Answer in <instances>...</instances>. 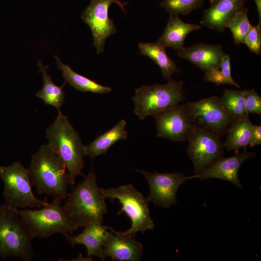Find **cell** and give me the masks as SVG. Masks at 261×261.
Returning <instances> with one entry per match:
<instances>
[{
	"instance_id": "obj_1",
	"label": "cell",
	"mask_w": 261,
	"mask_h": 261,
	"mask_svg": "<svg viewBox=\"0 0 261 261\" xmlns=\"http://www.w3.org/2000/svg\"><path fill=\"white\" fill-rule=\"evenodd\" d=\"M65 165L55 150L43 144L32 156L28 168L32 186L39 194H45L61 202L67 198V189L71 185Z\"/></svg>"
},
{
	"instance_id": "obj_2",
	"label": "cell",
	"mask_w": 261,
	"mask_h": 261,
	"mask_svg": "<svg viewBox=\"0 0 261 261\" xmlns=\"http://www.w3.org/2000/svg\"><path fill=\"white\" fill-rule=\"evenodd\" d=\"M67 198L64 206L78 228L92 222L103 223L108 209L93 169Z\"/></svg>"
},
{
	"instance_id": "obj_3",
	"label": "cell",
	"mask_w": 261,
	"mask_h": 261,
	"mask_svg": "<svg viewBox=\"0 0 261 261\" xmlns=\"http://www.w3.org/2000/svg\"><path fill=\"white\" fill-rule=\"evenodd\" d=\"M48 144L64 162L70 175L71 185L76 177L82 175L85 166L84 146L80 136L70 122L68 117L59 111L54 122L45 131Z\"/></svg>"
},
{
	"instance_id": "obj_4",
	"label": "cell",
	"mask_w": 261,
	"mask_h": 261,
	"mask_svg": "<svg viewBox=\"0 0 261 261\" xmlns=\"http://www.w3.org/2000/svg\"><path fill=\"white\" fill-rule=\"evenodd\" d=\"M17 209L5 203L0 206V255L30 261L35 255L34 238Z\"/></svg>"
},
{
	"instance_id": "obj_5",
	"label": "cell",
	"mask_w": 261,
	"mask_h": 261,
	"mask_svg": "<svg viewBox=\"0 0 261 261\" xmlns=\"http://www.w3.org/2000/svg\"><path fill=\"white\" fill-rule=\"evenodd\" d=\"M60 202L54 200L38 210L17 209L34 238H46L55 233H62L66 236L78 230Z\"/></svg>"
},
{
	"instance_id": "obj_6",
	"label": "cell",
	"mask_w": 261,
	"mask_h": 261,
	"mask_svg": "<svg viewBox=\"0 0 261 261\" xmlns=\"http://www.w3.org/2000/svg\"><path fill=\"white\" fill-rule=\"evenodd\" d=\"M104 198L117 199L121 204L120 215L124 213L131 222L130 228L125 232H117L120 234L135 237L138 232L144 233L154 229L155 225L148 205L149 201L132 184H126L107 189L101 188Z\"/></svg>"
},
{
	"instance_id": "obj_7",
	"label": "cell",
	"mask_w": 261,
	"mask_h": 261,
	"mask_svg": "<svg viewBox=\"0 0 261 261\" xmlns=\"http://www.w3.org/2000/svg\"><path fill=\"white\" fill-rule=\"evenodd\" d=\"M182 80L171 81L164 85L155 84L138 87L131 98L134 113L139 119L144 120L186 100Z\"/></svg>"
},
{
	"instance_id": "obj_8",
	"label": "cell",
	"mask_w": 261,
	"mask_h": 261,
	"mask_svg": "<svg viewBox=\"0 0 261 261\" xmlns=\"http://www.w3.org/2000/svg\"><path fill=\"white\" fill-rule=\"evenodd\" d=\"M0 177L4 184V203L9 206L32 209L48 203L46 199L41 200L34 195L28 169L20 161L0 166Z\"/></svg>"
},
{
	"instance_id": "obj_9",
	"label": "cell",
	"mask_w": 261,
	"mask_h": 261,
	"mask_svg": "<svg viewBox=\"0 0 261 261\" xmlns=\"http://www.w3.org/2000/svg\"><path fill=\"white\" fill-rule=\"evenodd\" d=\"M185 106L194 125L220 136L227 132L235 120L225 111L220 99L216 96L188 102Z\"/></svg>"
},
{
	"instance_id": "obj_10",
	"label": "cell",
	"mask_w": 261,
	"mask_h": 261,
	"mask_svg": "<svg viewBox=\"0 0 261 261\" xmlns=\"http://www.w3.org/2000/svg\"><path fill=\"white\" fill-rule=\"evenodd\" d=\"M219 134L194 125L188 141L187 153L194 166V173L198 174L224 153L223 143Z\"/></svg>"
},
{
	"instance_id": "obj_11",
	"label": "cell",
	"mask_w": 261,
	"mask_h": 261,
	"mask_svg": "<svg viewBox=\"0 0 261 261\" xmlns=\"http://www.w3.org/2000/svg\"><path fill=\"white\" fill-rule=\"evenodd\" d=\"M113 3L117 4L124 12L125 6L128 3L119 0H91L81 15V19L90 29L98 54L104 52L107 38L116 32L113 20L108 15L109 8Z\"/></svg>"
},
{
	"instance_id": "obj_12",
	"label": "cell",
	"mask_w": 261,
	"mask_h": 261,
	"mask_svg": "<svg viewBox=\"0 0 261 261\" xmlns=\"http://www.w3.org/2000/svg\"><path fill=\"white\" fill-rule=\"evenodd\" d=\"M142 173L149 187V194L146 198L155 205L165 208L175 204L177 191L181 185L186 180L198 177V174L186 176L178 172L173 173H149L144 170H136Z\"/></svg>"
},
{
	"instance_id": "obj_13",
	"label": "cell",
	"mask_w": 261,
	"mask_h": 261,
	"mask_svg": "<svg viewBox=\"0 0 261 261\" xmlns=\"http://www.w3.org/2000/svg\"><path fill=\"white\" fill-rule=\"evenodd\" d=\"M153 116L158 137L173 142L188 141L194 125L185 104H177Z\"/></svg>"
},
{
	"instance_id": "obj_14",
	"label": "cell",
	"mask_w": 261,
	"mask_h": 261,
	"mask_svg": "<svg viewBox=\"0 0 261 261\" xmlns=\"http://www.w3.org/2000/svg\"><path fill=\"white\" fill-rule=\"evenodd\" d=\"M103 246L104 260L111 257L112 261H139L143 251V244L134 237L122 235L111 227Z\"/></svg>"
},
{
	"instance_id": "obj_15",
	"label": "cell",
	"mask_w": 261,
	"mask_h": 261,
	"mask_svg": "<svg viewBox=\"0 0 261 261\" xmlns=\"http://www.w3.org/2000/svg\"><path fill=\"white\" fill-rule=\"evenodd\" d=\"M255 153L234 151V154L229 158L220 157L198 174V178L203 181L211 178L227 180L242 188L238 173L242 163L254 157Z\"/></svg>"
},
{
	"instance_id": "obj_16",
	"label": "cell",
	"mask_w": 261,
	"mask_h": 261,
	"mask_svg": "<svg viewBox=\"0 0 261 261\" xmlns=\"http://www.w3.org/2000/svg\"><path fill=\"white\" fill-rule=\"evenodd\" d=\"M226 54L220 44H209L204 43L195 44L178 51L177 55L188 60L204 72L219 68Z\"/></svg>"
},
{
	"instance_id": "obj_17",
	"label": "cell",
	"mask_w": 261,
	"mask_h": 261,
	"mask_svg": "<svg viewBox=\"0 0 261 261\" xmlns=\"http://www.w3.org/2000/svg\"><path fill=\"white\" fill-rule=\"evenodd\" d=\"M246 0H213L206 9L200 23L211 29L223 32L226 23L244 7Z\"/></svg>"
},
{
	"instance_id": "obj_18",
	"label": "cell",
	"mask_w": 261,
	"mask_h": 261,
	"mask_svg": "<svg viewBox=\"0 0 261 261\" xmlns=\"http://www.w3.org/2000/svg\"><path fill=\"white\" fill-rule=\"evenodd\" d=\"M84 227L82 232L78 235L70 234L66 236L67 240L72 246L77 244L85 246L87 249V257L96 256L104 261L103 246L109 227L92 222Z\"/></svg>"
},
{
	"instance_id": "obj_19",
	"label": "cell",
	"mask_w": 261,
	"mask_h": 261,
	"mask_svg": "<svg viewBox=\"0 0 261 261\" xmlns=\"http://www.w3.org/2000/svg\"><path fill=\"white\" fill-rule=\"evenodd\" d=\"M202 26L183 22L178 15L169 14L167 25L157 42L165 48L180 50L184 48V42L191 32L201 29Z\"/></svg>"
},
{
	"instance_id": "obj_20",
	"label": "cell",
	"mask_w": 261,
	"mask_h": 261,
	"mask_svg": "<svg viewBox=\"0 0 261 261\" xmlns=\"http://www.w3.org/2000/svg\"><path fill=\"white\" fill-rule=\"evenodd\" d=\"M126 125L125 120L121 119L112 129L97 136L88 145H85V156L94 159L98 156L106 154L116 142L127 139Z\"/></svg>"
},
{
	"instance_id": "obj_21",
	"label": "cell",
	"mask_w": 261,
	"mask_h": 261,
	"mask_svg": "<svg viewBox=\"0 0 261 261\" xmlns=\"http://www.w3.org/2000/svg\"><path fill=\"white\" fill-rule=\"evenodd\" d=\"M138 47L142 55L148 57L160 67L163 77L168 82L173 80V74L181 72L167 55L166 48L159 43H140Z\"/></svg>"
},
{
	"instance_id": "obj_22",
	"label": "cell",
	"mask_w": 261,
	"mask_h": 261,
	"mask_svg": "<svg viewBox=\"0 0 261 261\" xmlns=\"http://www.w3.org/2000/svg\"><path fill=\"white\" fill-rule=\"evenodd\" d=\"M55 58L58 68L62 72L65 82L76 90L98 94H105L111 91L110 87L102 86L76 72L69 65L63 63L57 56H55Z\"/></svg>"
},
{
	"instance_id": "obj_23",
	"label": "cell",
	"mask_w": 261,
	"mask_h": 261,
	"mask_svg": "<svg viewBox=\"0 0 261 261\" xmlns=\"http://www.w3.org/2000/svg\"><path fill=\"white\" fill-rule=\"evenodd\" d=\"M37 65L42 74L44 84L42 88L36 93V96L44 104L55 107L59 112L65 101V93L63 88L66 83L65 82L61 87L58 86L53 82L51 75L47 73L48 66L44 65L41 61H38Z\"/></svg>"
},
{
	"instance_id": "obj_24",
	"label": "cell",
	"mask_w": 261,
	"mask_h": 261,
	"mask_svg": "<svg viewBox=\"0 0 261 261\" xmlns=\"http://www.w3.org/2000/svg\"><path fill=\"white\" fill-rule=\"evenodd\" d=\"M253 125L248 116L235 119L227 131L226 142L223 145L228 151L238 150L249 145Z\"/></svg>"
},
{
	"instance_id": "obj_25",
	"label": "cell",
	"mask_w": 261,
	"mask_h": 261,
	"mask_svg": "<svg viewBox=\"0 0 261 261\" xmlns=\"http://www.w3.org/2000/svg\"><path fill=\"white\" fill-rule=\"evenodd\" d=\"M220 101L225 111L234 119L249 115L245 109L243 90L225 89Z\"/></svg>"
},
{
	"instance_id": "obj_26",
	"label": "cell",
	"mask_w": 261,
	"mask_h": 261,
	"mask_svg": "<svg viewBox=\"0 0 261 261\" xmlns=\"http://www.w3.org/2000/svg\"><path fill=\"white\" fill-rule=\"evenodd\" d=\"M248 8L244 7L237 12L225 24L232 32L235 44L243 43L251 24L248 18Z\"/></svg>"
},
{
	"instance_id": "obj_27",
	"label": "cell",
	"mask_w": 261,
	"mask_h": 261,
	"mask_svg": "<svg viewBox=\"0 0 261 261\" xmlns=\"http://www.w3.org/2000/svg\"><path fill=\"white\" fill-rule=\"evenodd\" d=\"M204 80L218 85L230 84L238 88L240 86L232 77L230 57L226 54L223 57L219 68L213 69L204 73Z\"/></svg>"
},
{
	"instance_id": "obj_28",
	"label": "cell",
	"mask_w": 261,
	"mask_h": 261,
	"mask_svg": "<svg viewBox=\"0 0 261 261\" xmlns=\"http://www.w3.org/2000/svg\"><path fill=\"white\" fill-rule=\"evenodd\" d=\"M205 0H162L160 6L169 14L188 15L202 7Z\"/></svg>"
},
{
	"instance_id": "obj_29",
	"label": "cell",
	"mask_w": 261,
	"mask_h": 261,
	"mask_svg": "<svg viewBox=\"0 0 261 261\" xmlns=\"http://www.w3.org/2000/svg\"><path fill=\"white\" fill-rule=\"evenodd\" d=\"M243 43L252 53L260 55L261 54V23L256 26L251 25L246 33Z\"/></svg>"
},
{
	"instance_id": "obj_30",
	"label": "cell",
	"mask_w": 261,
	"mask_h": 261,
	"mask_svg": "<svg viewBox=\"0 0 261 261\" xmlns=\"http://www.w3.org/2000/svg\"><path fill=\"white\" fill-rule=\"evenodd\" d=\"M246 113L261 114V98L256 91L252 89L243 90Z\"/></svg>"
},
{
	"instance_id": "obj_31",
	"label": "cell",
	"mask_w": 261,
	"mask_h": 261,
	"mask_svg": "<svg viewBox=\"0 0 261 261\" xmlns=\"http://www.w3.org/2000/svg\"><path fill=\"white\" fill-rule=\"evenodd\" d=\"M261 144V126L254 125L252 128L249 145L250 147Z\"/></svg>"
},
{
	"instance_id": "obj_32",
	"label": "cell",
	"mask_w": 261,
	"mask_h": 261,
	"mask_svg": "<svg viewBox=\"0 0 261 261\" xmlns=\"http://www.w3.org/2000/svg\"><path fill=\"white\" fill-rule=\"evenodd\" d=\"M256 5L257 12L259 15V22L261 23V0H253Z\"/></svg>"
},
{
	"instance_id": "obj_33",
	"label": "cell",
	"mask_w": 261,
	"mask_h": 261,
	"mask_svg": "<svg viewBox=\"0 0 261 261\" xmlns=\"http://www.w3.org/2000/svg\"><path fill=\"white\" fill-rule=\"evenodd\" d=\"M75 260H72L71 261H91L92 260V258L91 257H87L85 258L83 257V256L82 255L81 253L80 254L78 257L74 259Z\"/></svg>"
},
{
	"instance_id": "obj_34",
	"label": "cell",
	"mask_w": 261,
	"mask_h": 261,
	"mask_svg": "<svg viewBox=\"0 0 261 261\" xmlns=\"http://www.w3.org/2000/svg\"><path fill=\"white\" fill-rule=\"evenodd\" d=\"M213 0H210V2H211L212 1H213Z\"/></svg>"
}]
</instances>
